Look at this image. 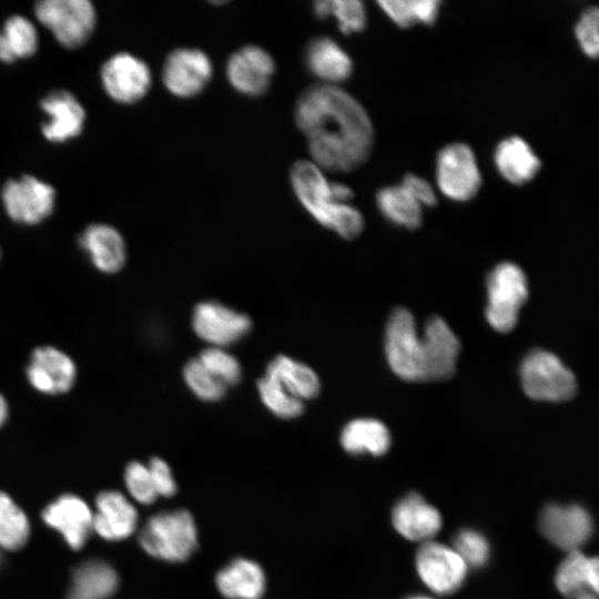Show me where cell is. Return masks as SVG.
I'll use <instances>...</instances> for the list:
<instances>
[{"label":"cell","mask_w":599,"mask_h":599,"mask_svg":"<svg viewBox=\"0 0 599 599\" xmlns=\"http://www.w3.org/2000/svg\"><path fill=\"white\" fill-rule=\"evenodd\" d=\"M294 119L312 162L321 170L351 172L368 159L372 121L363 105L337 85L314 84L297 98Z\"/></svg>","instance_id":"6da1fadb"},{"label":"cell","mask_w":599,"mask_h":599,"mask_svg":"<svg viewBox=\"0 0 599 599\" xmlns=\"http://www.w3.org/2000/svg\"><path fill=\"white\" fill-rule=\"evenodd\" d=\"M290 180L296 197L317 223L346 240H353L362 233L364 219L361 212L336 200L332 182L312 161L295 162L291 167Z\"/></svg>","instance_id":"7a4b0ae2"},{"label":"cell","mask_w":599,"mask_h":599,"mask_svg":"<svg viewBox=\"0 0 599 599\" xmlns=\"http://www.w3.org/2000/svg\"><path fill=\"white\" fill-rule=\"evenodd\" d=\"M139 542L153 558L184 562L199 547L196 521L191 511L183 508L154 514L140 530Z\"/></svg>","instance_id":"3957f363"},{"label":"cell","mask_w":599,"mask_h":599,"mask_svg":"<svg viewBox=\"0 0 599 599\" xmlns=\"http://www.w3.org/2000/svg\"><path fill=\"white\" fill-rule=\"evenodd\" d=\"M39 22L68 49L83 45L97 24V11L88 0H42L34 7Z\"/></svg>","instance_id":"277c9868"},{"label":"cell","mask_w":599,"mask_h":599,"mask_svg":"<svg viewBox=\"0 0 599 599\" xmlns=\"http://www.w3.org/2000/svg\"><path fill=\"white\" fill-rule=\"evenodd\" d=\"M520 378L524 392L535 400L564 402L577 390L573 373L555 354L542 349L527 354Z\"/></svg>","instance_id":"5b68a950"},{"label":"cell","mask_w":599,"mask_h":599,"mask_svg":"<svg viewBox=\"0 0 599 599\" xmlns=\"http://www.w3.org/2000/svg\"><path fill=\"white\" fill-rule=\"evenodd\" d=\"M488 304L486 318L500 333L510 332L518 319V313L528 297L525 273L514 263H501L487 280Z\"/></svg>","instance_id":"8992f818"},{"label":"cell","mask_w":599,"mask_h":599,"mask_svg":"<svg viewBox=\"0 0 599 599\" xmlns=\"http://www.w3.org/2000/svg\"><path fill=\"white\" fill-rule=\"evenodd\" d=\"M385 353L392 370L402 379L423 382V342L413 315L397 308L390 315L385 334Z\"/></svg>","instance_id":"52a82bcc"},{"label":"cell","mask_w":599,"mask_h":599,"mask_svg":"<svg viewBox=\"0 0 599 599\" xmlns=\"http://www.w3.org/2000/svg\"><path fill=\"white\" fill-rule=\"evenodd\" d=\"M436 181L441 193L454 201L473 199L481 186V174L473 150L464 143L443 148L436 160Z\"/></svg>","instance_id":"ba28073f"},{"label":"cell","mask_w":599,"mask_h":599,"mask_svg":"<svg viewBox=\"0 0 599 599\" xmlns=\"http://www.w3.org/2000/svg\"><path fill=\"white\" fill-rule=\"evenodd\" d=\"M0 196L7 215L24 225H34L48 219L55 204L54 189L32 175L7 181Z\"/></svg>","instance_id":"9c48e42d"},{"label":"cell","mask_w":599,"mask_h":599,"mask_svg":"<svg viewBox=\"0 0 599 599\" xmlns=\"http://www.w3.org/2000/svg\"><path fill=\"white\" fill-rule=\"evenodd\" d=\"M101 82L112 100L132 104L146 95L152 75L143 60L128 52H119L103 63Z\"/></svg>","instance_id":"30bf717a"},{"label":"cell","mask_w":599,"mask_h":599,"mask_svg":"<svg viewBox=\"0 0 599 599\" xmlns=\"http://www.w3.org/2000/svg\"><path fill=\"white\" fill-rule=\"evenodd\" d=\"M416 569L422 581L438 595L455 592L467 573V565L455 549L434 541L419 547Z\"/></svg>","instance_id":"8fae6325"},{"label":"cell","mask_w":599,"mask_h":599,"mask_svg":"<svg viewBox=\"0 0 599 599\" xmlns=\"http://www.w3.org/2000/svg\"><path fill=\"white\" fill-rule=\"evenodd\" d=\"M213 67L205 52L194 48H179L165 59L162 80L173 95L193 98L210 82Z\"/></svg>","instance_id":"7c38bea8"},{"label":"cell","mask_w":599,"mask_h":599,"mask_svg":"<svg viewBox=\"0 0 599 599\" xmlns=\"http://www.w3.org/2000/svg\"><path fill=\"white\" fill-rule=\"evenodd\" d=\"M192 327L195 334L213 347L224 348L251 329V319L219 302H202L192 314Z\"/></svg>","instance_id":"4fadbf2b"},{"label":"cell","mask_w":599,"mask_h":599,"mask_svg":"<svg viewBox=\"0 0 599 599\" xmlns=\"http://www.w3.org/2000/svg\"><path fill=\"white\" fill-rule=\"evenodd\" d=\"M544 536L565 550H578L591 536L593 522L590 514L581 506L547 505L539 517Z\"/></svg>","instance_id":"5bb4252c"},{"label":"cell","mask_w":599,"mask_h":599,"mask_svg":"<svg viewBox=\"0 0 599 599\" xmlns=\"http://www.w3.org/2000/svg\"><path fill=\"white\" fill-rule=\"evenodd\" d=\"M275 72L272 55L258 45H245L227 60L226 77L230 84L247 97H260L270 88Z\"/></svg>","instance_id":"9a60e30c"},{"label":"cell","mask_w":599,"mask_h":599,"mask_svg":"<svg viewBox=\"0 0 599 599\" xmlns=\"http://www.w3.org/2000/svg\"><path fill=\"white\" fill-rule=\"evenodd\" d=\"M422 342L423 382L449 378L455 373L460 344L447 323L437 316L429 318Z\"/></svg>","instance_id":"2e32d148"},{"label":"cell","mask_w":599,"mask_h":599,"mask_svg":"<svg viewBox=\"0 0 599 599\" xmlns=\"http://www.w3.org/2000/svg\"><path fill=\"white\" fill-rule=\"evenodd\" d=\"M40 106L48 118L41 131L49 142L63 143L82 133L85 111L71 92L52 91L41 100Z\"/></svg>","instance_id":"e0dca14e"},{"label":"cell","mask_w":599,"mask_h":599,"mask_svg":"<svg viewBox=\"0 0 599 599\" xmlns=\"http://www.w3.org/2000/svg\"><path fill=\"white\" fill-rule=\"evenodd\" d=\"M75 374L73 361L51 346L37 348L27 367L30 384L37 390L50 395L68 392L74 383Z\"/></svg>","instance_id":"ac0fdd59"},{"label":"cell","mask_w":599,"mask_h":599,"mask_svg":"<svg viewBox=\"0 0 599 599\" xmlns=\"http://www.w3.org/2000/svg\"><path fill=\"white\" fill-rule=\"evenodd\" d=\"M42 518L48 526L59 531L74 550L84 546L93 530L91 509L74 495H63L48 505Z\"/></svg>","instance_id":"d6986e66"},{"label":"cell","mask_w":599,"mask_h":599,"mask_svg":"<svg viewBox=\"0 0 599 599\" xmlns=\"http://www.w3.org/2000/svg\"><path fill=\"white\" fill-rule=\"evenodd\" d=\"M93 514V530L111 541L131 536L138 527L139 512L129 499L119 491H103L97 497Z\"/></svg>","instance_id":"ffe728a7"},{"label":"cell","mask_w":599,"mask_h":599,"mask_svg":"<svg viewBox=\"0 0 599 599\" xmlns=\"http://www.w3.org/2000/svg\"><path fill=\"white\" fill-rule=\"evenodd\" d=\"M392 521L403 537L413 541H429L441 527L439 511L415 493L394 506Z\"/></svg>","instance_id":"44dd1931"},{"label":"cell","mask_w":599,"mask_h":599,"mask_svg":"<svg viewBox=\"0 0 599 599\" xmlns=\"http://www.w3.org/2000/svg\"><path fill=\"white\" fill-rule=\"evenodd\" d=\"M215 586L225 599H262L266 575L257 561L236 557L217 571Z\"/></svg>","instance_id":"7402d4cb"},{"label":"cell","mask_w":599,"mask_h":599,"mask_svg":"<svg viewBox=\"0 0 599 599\" xmlns=\"http://www.w3.org/2000/svg\"><path fill=\"white\" fill-rule=\"evenodd\" d=\"M79 244L89 255L92 264L103 273L120 271L126 258L125 243L113 226L94 223L80 235Z\"/></svg>","instance_id":"603a6c76"},{"label":"cell","mask_w":599,"mask_h":599,"mask_svg":"<svg viewBox=\"0 0 599 599\" xmlns=\"http://www.w3.org/2000/svg\"><path fill=\"white\" fill-rule=\"evenodd\" d=\"M305 63L309 72L323 84L336 85L346 81L353 73L351 57L328 37H319L308 43Z\"/></svg>","instance_id":"cb8c5ba5"},{"label":"cell","mask_w":599,"mask_h":599,"mask_svg":"<svg viewBox=\"0 0 599 599\" xmlns=\"http://www.w3.org/2000/svg\"><path fill=\"white\" fill-rule=\"evenodd\" d=\"M494 159L500 175L516 185H522L532 180L541 166L539 158L519 136L500 141L495 150Z\"/></svg>","instance_id":"d4e9b609"},{"label":"cell","mask_w":599,"mask_h":599,"mask_svg":"<svg viewBox=\"0 0 599 599\" xmlns=\"http://www.w3.org/2000/svg\"><path fill=\"white\" fill-rule=\"evenodd\" d=\"M556 586L566 597L581 592H598L599 566L597 557L588 558L579 550L569 551L556 572Z\"/></svg>","instance_id":"484cf974"},{"label":"cell","mask_w":599,"mask_h":599,"mask_svg":"<svg viewBox=\"0 0 599 599\" xmlns=\"http://www.w3.org/2000/svg\"><path fill=\"white\" fill-rule=\"evenodd\" d=\"M118 586L119 576L110 565L87 561L75 568L68 599H108Z\"/></svg>","instance_id":"4316f807"},{"label":"cell","mask_w":599,"mask_h":599,"mask_svg":"<svg viewBox=\"0 0 599 599\" xmlns=\"http://www.w3.org/2000/svg\"><path fill=\"white\" fill-rule=\"evenodd\" d=\"M265 374L302 402L316 397L321 389L319 378L309 366L285 355L270 362Z\"/></svg>","instance_id":"83f0119b"},{"label":"cell","mask_w":599,"mask_h":599,"mask_svg":"<svg viewBox=\"0 0 599 599\" xmlns=\"http://www.w3.org/2000/svg\"><path fill=\"white\" fill-rule=\"evenodd\" d=\"M341 445L349 454L384 455L390 445L387 427L373 418H358L345 425L341 434Z\"/></svg>","instance_id":"f1b7e54d"},{"label":"cell","mask_w":599,"mask_h":599,"mask_svg":"<svg viewBox=\"0 0 599 599\" xmlns=\"http://www.w3.org/2000/svg\"><path fill=\"white\" fill-rule=\"evenodd\" d=\"M376 202L382 214L396 225L414 230L422 224L423 206L400 184L379 190Z\"/></svg>","instance_id":"f546056e"},{"label":"cell","mask_w":599,"mask_h":599,"mask_svg":"<svg viewBox=\"0 0 599 599\" xmlns=\"http://www.w3.org/2000/svg\"><path fill=\"white\" fill-rule=\"evenodd\" d=\"M382 10L400 28L422 22L433 24L439 13L437 0H384L378 2Z\"/></svg>","instance_id":"4dcf8cb0"},{"label":"cell","mask_w":599,"mask_h":599,"mask_svg":"<svg viewBox=\"0 0 599 599\" xmlns=\"http://www.w3.org/2000/svg\"><path fill=\"white\" fill-rule=\"evenodd\" d=\"M30 526L23 510L0 491V549L17 550L29 538Z\"/></svg>","instance_id":"1f68e13d"},{"label":"cell","mask_w":599,"mask_h":599,"mask_svg":"<svg viewBox=\"0 0 599 599\" xmlns=\"http://www.w3.org/2000/svg\"><path fill=\"white\" fill-rule=\"evenodd\" d=\"M314 13L319 19L334 17L341 32L352 34L366 27L365 6L358 0H322L314 2Z\"/></svg>","instance_id":"d6a6232c"},{"label":"cell","mask_w":599,"mask_h":599,"mask_svg":"<svg viewBox=\"0 0 599 599\" xmlns=\"http://www.w3.org/2000/svg\"><path fill=\"white\" fill-rule=\"evenodd\" d=\"M0 32L16 60L29 58L37 52L38 32L28 18L11 16L6 20Z\"/></svg>","instance_id":"836d02e7"},{"label":"cell","mask_w":599,"mask_h":599,"mask_svg":"<svg viewBox=\"0 0 599 599\" xmlns=\"http://www.w3.org/2000/svg\"><path fill=\"white\" fill-rule=\"evenodd\" d=\"M257 392L262 403L280 418H295L304 410L303 402L287 393L267 374L257 380Z\"/></svg>","instance_id":"e575fe53"},{"label":"cell","mask_w":599,"mask_h":599,"mask_svg":"<svg viewBox=\"0 0 599 599\" xmlns=\"http://www.w3.org/2000/svg\"><path fill=\"white\" fill-rule=\"evenodd\" d=\"M183 378L192 393L206 402L221 399L227 388L197 358H193L185 364Z\"/></svg>","instance_id":"d590c367"},{"label":"cell","mask_w":599,"mask_h":599,"mask_svg":"<svg viewBox=\"0 0 599 599\" xmlns=\"http://www.w3.org/2000/svg\"><path fill=\"white\" fill-rule=\"evenodd\" d=\"M196 358L226 387L235 385L241 378L238 361L222 347L209 346Z\"/></svg>","instance_id":"8d00e7d4"},{"label":"cell","mask_w":599,"mask_h":599,"mask_svg":"<svg viewBox=\"0 0 599 599\" xmlns=\"http://www.w3.org/2000/svg\"><path fill=\"white\" fill-rule=\"evenodd\" d=\"M456 552L463 558L467 567H483L489 558V545L483 534L474 529L460 530L455 539Z\"/></svg>","instance_id":"74e56055"},{"label":"cell","mask_w":599,"mask_h":599,"mask_svg":"<svg viewBox=\"0 0 599 599\" xmlns=\"http://www.w3.org/2000/svg\"><path fill=\"white\" fill-rule=\"evenodd\" d=\"M124 481L133 499L142 505H151L159 498L148 465L130 463L125 468Z\"/></svg>","instance_id":"f35d334b"},{"label":"cell","mask_w":599,"mask_h":599,"mask_svg":"<svg viewBox=\"0 0 599 599\" xmlns=\"http://www.w3.org/2000/svg\"><path fill=\"white\" fill-rule=\"evenodd\" d=\"M576 39L582 52L589 58H597L599 52V10L587 8L575 26Z\"/></svg>","instance_id":"ab89813d"},{"label":"cell","mask_w":599,"mask_h":599,"mask_svg":"<svg viewBox=\"0 0 599 599\" xmlns=\"http://www.w3.org/2000/svg\"><path fill=\"white\" fill-rule=\"evenodd\" d=\"M159 497L170 498L177 491V485L167 463L153 457L148 464Z\"/></svg>","instance_id":"60d3db41"},{"label":"cell","mask_w":599,"mask_h":599,"mask_svg":"<svg viewBox=\"0 0 599 599\" xmlns=\"http://www.w3.org/2000/svg\"><path fill=\"white\" fill-rule=\"evenodd\" d=\"M400 185L424 207L433 206L437 202L433 186L423 177L406 174Z\"/></svg>","instance_id":"b9f144b4"},{"label":"cell","mask_w":599,"mask_h":599,"mask_svg":"<svg viewBox=\"0 0 599 599\" xmlns=\"http://www.w3.org/2000/svg\"><path fill=\"white\" fill-rule=\"evenodd\" d=\"M0 61L3 63H13L17 61L13 54L11 53L10 49L8 48L7 43L4 42V39L1 32H0Z\"/></svg>","instance_id":"7bdbcfd3"},{"label":"cell","mask_w":599,"mask_h":599,"mask_svg":"<svg viewBox=\"0 0 599 599\" xmlns=\"http://www.w3.org/2000/svg\"><path fill=\"white\" fill-rule=\"evenodd\" d=\"M8 417V405L6 398L0 394V426H2Z\"/></svg>","instance_id":"ee69618b"},{"label":"cell","mask_w":599,"mask_h":599,"mask_svg":"<svg viewBox=\"0 0 599 599\" xmlns=\"http://www.w3.org/2000/svg\"><path fill=\"white\" fill-rule=\"evenodd\" d=\"M575 599H597V597L595 592L585 591L576 596Z\"/></svg>","instance_id":"f6af8a7d"},{"label":"cell","mask_w":599,"mask_h":599,"mask_svg":"<svg viewBox=\"0 0 599 599\" xmlns=\"http://www.w3.org/2000/svg\"><path fill=\"white\" fill-rule=\"evenodd\" d=\"M406 599H433V598L427 597V596H412V597H408Z\"/></svg>","instance_id":"bcb514c9"}]
</instances>
